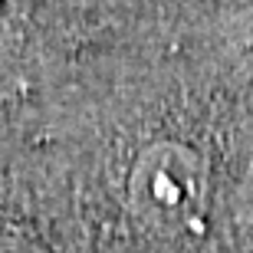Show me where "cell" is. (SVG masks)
I'll return each mask as SVG.
<instances>
[{"label":"cell","instance_id":"6da1fadb","mask_svg":"<svg viewBox=\"0 0 253 253\" xmlns=\"http://www.w3.org/2000/svg\"><path fill=\"white\" fill-rule=\"evenodd\" d=\"M95 3L99 0H0V37L23 40L76 17L79 10H99Z\"/></svg>","mask_w":253,"mask_h":253}]
</instances>
